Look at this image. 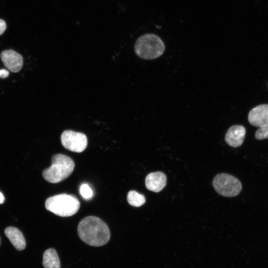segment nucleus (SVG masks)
I'll return each mask as SVG.
<instances>
[{
  "instance_id": "1",
  "label": "nucleus",
  "mask_w": 268,
  "mask_h": 268,
  "mask_svg": "<svg viewBox=\"0 0 268 268\" xmlns=\"http://www.w3.org/2000/svg\"><path fill=\"white\" fill-rule=\"evenodd\" d=\"M78 234L86 244L94 247L105 245L110 238V232L107 225L100 218L89 216L79 223Z\"/></svg>"
},
{
  "instance_id": "2",
  "label": "nucleus",
  "mask_w": 268,
  "mask_h": 268,
  "mask_svg": "<svg viewBox=\"0 0 268 268\" xmlns=\"http://www.w3.org/2000/svg\"><path fill=\"white\" fill-rule=\"evenodd\" d=\"M75 164L69 156L63 154L54 155L52 158V165L45 169L43 177L48 182L58 183L67 178L72 172Z\"/></svg>"
},
{
  "instance_id": "3",
  "label": "nucleus",
  "mask_w": 268,
  "mask_h": 268,
  "mask_svg": "<svg viewBox=\"0 0 268 268\" xmlns=\"http://www.w3.org/2000/svg\"><path fill=\"white\" fill-rule=\"evenodd\" d=\"M46 208L62 217L75 214L80 208V202L73 195L61 194L48 198L45 201Z\"/></svg>"
},
{
  "instance_id": "4",
  "label": "nucleus",
  "mask_w": 268,
  "mask_h": 268,
  "mask_svg": "<svg viewBox=\"0 0 268 268\" xmlns=\"http://www.w3.org/2000/svg\"><path fill=\"white\" fill-rule=\"evenodd\" d=\"M165 47L162 40L153 34H146L139 37L134 44V51L140 58L153 60L161 56Z\"/></svg>"
},
{
  "instance_id": "5",
  "label": "nucleus",
  "mask_w": 268,
  "mask_h": 268,
  "mask_svg": "<svg viewBox=\"0 0 268 268\" xmlns=\"http://www.w3.org/2000/svg\"><path fill=\"white\" fill-rule=\"evenodd\" d=\"M213 186L219 195L226 197H235L241 192V182L234 176L226 174H217L213 180Z\"/></svg>"
},
{
  "instance_id": "6",
  "label": "nucleus",
  "mask_w": 268,
  "mask_h": 268,
  "mask_svg": "<svg viewBox=\"0 0 268 268\" xmlns=\"http://www.w3.org/2000/svg\"><path fill=\"white\" fill-rule=\"evenodd\" d=\"M61 141L66 149L77 153L83 151L87 146V138L83 133L72 130H66L63 132Z\"/></svg>"
},
{
  "instance_id": "7",
  "label": "nucleus",
  "mask_w": 268,
  "mask_h": 268,
  "mask_svg": "<svg viewBox=\"0 0 268 268\" xmlns=\"http://www.w3.org/2000/svg\"><path fill=\"white\" fill-rule=\"evenodd\" d=\"M0 58L5 67L13 72H18L22 67L23 64L22 57L13 50H7L2 51Z\"/></svg>"
},
{
  "instance_id": "8",
  "label": "nucleus",
  "mask_w": 268,
  "mask_h": 268,
  "mask_svg": "<svg viewBox=\"0 0 268 268\" xmlns=\"http://www.w3.org/2000/svg\"><path fill=\"white\" fill-rule=\"evenodd\" d=\"M248 121L251 125L261 127L268 125V104L259 105L249 112Z\"/></svg>"
},
{
  "instance_id": "9",
  "label": "nucleus",
  "mask_w": 268,
  "mask_h": 268,
  "mask_svg": "<svg viewBox=\"0 0 268 268\" xmlns=\"http://www.w3.org/2000/svg\"><path fill=\"white\" fill-rule=\"evenodd\" d=\"M246 129L241 125H234L231 127L226 132L225 136L226 142L233 147L241 146L244 140Z\"/></svg>"
},
{
  "instance_id": "10",
  "label": "nucleus",
  "mask_w": 268,
  "mask_h": 268,
  "mask_svg": "<svg viewBox=\"0 0 268 268\" xmlns=\"http://www.w3.org/2000/svg\"><path fill=\"white\" fill-rule=\"evenodd\" d=\"M145 183L148 190L158 193L166 186L167 178L165 174L162 172H152L147 175Z\"/></svg>"
},
{
  "instance_id": "11",
  "label": "nucleus",
  "mask_w": 268,
  "mask_h": 268,
  "mask_svg": "<svg viewBox=\"0 0 268 268\" xmlns=\"http://www.w3.org/2000/svg\"><path fill=\"white\" fill-rule=\"evenodd\" d=\"M4 233L14 248L22 251L26 247V241L22 233L17 228L8 227L5 228Z\"/></svg>"
},
{
  "instance_id": "12",
  "label": "nucleus",
  "mask_w": 268,
  "mask_h": 268,
  "mask_svg": "<svg viewBox=\"0 0 268 268\" xmlns=\"http://www.w3.org/2000/svg\"><path fill=\"white\" fill-rule=\"evenodd\" d=\"M43 265L45 268H61L60 261L55 249L50 248L45 251Z\"/></svg>"
},
{
  "instance_id": "13",
  "label": "nucleus",
  "mask_w": 268,
  "mask_h": 268,
  "mask_svg": "<svg viewBox=\"0 0 268 268\" xmlns=\"http://www.w3.org/2000/svg\"><path fill=\"white\" fill-rule=\"evenodd\" d=\"M127 201L130 205L139 207L145 202V198L143 195L132 190L129 191L127 195Z\"/></svg>"
},
{
  "instance_id": "14",
  "label": "nucleus",
  "mask_w": 268,
  "mask_h": 268,
  "mask_svg": "<svg viewBox=\"0 0 268 268\" xmlns=\"http://www.w3.org/2000/svg\"><path fill=\"white\" fill-rule=\"evenodd\" d=\"M79 193L82 197L86 200L91 199L93 195L92 189L86 183H83L80 186Z\"/></svg>"
},
{
  "instance_id": "15",
  "label": "nucleus",
  "mask_w": 268,
  "mask_h": 268,
  "mask_svg": "<svg viewBox=\"0 0 268 268\" xmlns=\"http://www.w3.org/2000/svg\"><path fill=\"white\" fill-rule=\"evenodd\" d=\"M255 138L258 140L268 138V125L259 128L255 133Z\"/></svg>"
},
{
  "instance_id": "16",
  "label": "nucleus",
  "mask_w": 268,
  "mask_h": 268,
  "mask_svg": "<svg viewBox=\"0 0 268 268\" xmlns=\"http://www.w3.org/2000/svg\"><path fill=\"white\" fill-rule=\"evenodd\" d=\"M6 28V25L5 21L0 19V35H1L5 31Z\"/></svg>"
},
{
  "instance_id": "17",
  "label": "nucleus",
  "mask_w": 268,
  "mask_h": 268,
  "mask_svg": "<svg viewBox=\"0 0 268 268\" xmlns=\"http://www.w3.org/2000/svg\"><path fill=\"white\" fill-rule=\"evenodd\" d=\"M9 75L8 70L5 69H0V78H4L7 77Z\"/></svg>"
},
{
  "instance_id": "18",
  "label": "nucleus",
  "mask_w": 268,
  "mask_h": 268,
  "mask_svg": "<svg viewBox=\"0 0 268 268\" xmlns=\"http://www.w3.org/2000/svg\"><path fill=\"white\" fill-rule=\"evenodd\" d=\"M4 201V197L3 194L0 192V204H2Z\"/></svg>"
}]
</instances>
